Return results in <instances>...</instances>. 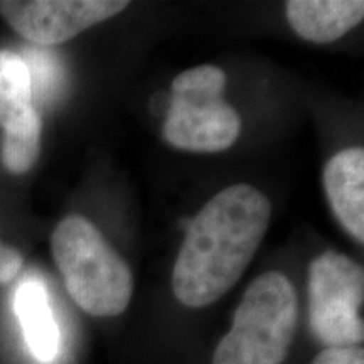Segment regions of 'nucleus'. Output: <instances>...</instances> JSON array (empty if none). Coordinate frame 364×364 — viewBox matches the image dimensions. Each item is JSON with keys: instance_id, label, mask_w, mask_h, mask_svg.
<instances>
[{"instance_id": "f257e3e1", "label": "nucleus", "mask_w": 364, "mask_h": 364, "mask_svg": "<svg viewBox=\"0 0 364 364\" xmlns=\"http://www.w3.org/2000/svg\"><path fill=\"white\" fill-rule=\"evenodd\" d=\"M270 218V201L253 186L218 193L188 226L172 270L182 306L203 309L230 292L260 248Z\"/></svg>"}, {"instance_id": "f03ea898", "label": "nucleus", "mask_w": 364, "mask_h": 364, "mask_svg": "<svg viewBox=\"0 0 364 364\" xmlns=\"http://www.w3.org/2000/svg\"><path fill=\"white\" fill-rule=\"evenodd\" d=\"M51 252L71 299L95 317H115L129 307L134 277L124 258L90 220L70 215L51 235Z\"/></svg>"}, {"instance_id": "7ed1b4c3", "label": "nucleus", "mask_w": 364, "mask_h": 364, "mask_svg": "<svg viewBox=\"0 0 364 364\" xmlns=\"http://www.w3.org/2000/svg\"><path fill=\"white\" fill-rule=\"evenodd\" d=\"M299 299L280 272L257 277L245 292L233 326L220 341L213 364H282L292 346Z\"/></svg>"}, {"instance_id": "20e7f679", "label": "nucleus", "mask_w": 364, "mask_h": 364, "mask_svg": "<svg viewBox=\"0 0 364 364\" xmlns=\"http://www.w3.org/2000/svg\"><path fill=\"white\" fill-rule=\"evenodd\" d=\"M226 73L213 65L191 68L171 85L164 136L188 152H223L238 140L241 118L225 102Z\"/></svg>"}, {"instance_id": "39448f33", "label": "nucleus", "mask_w": 364, "mask_h": 364, "mask_svg": "<svg viewBox=\"0 0 364 364\" xmlns=\"http://www.w3.org/2000/svg\"><path fill=\"white\" fill-rule=\"evenodd\" d=\"M364 270L348 255L327 250L309 267V324L327 348L364 339Z\"/></svg>"}, {"instance_id": "423d86ee", "label": "nucleus", "mask_w": 364, "mask_h": 364, "mask_svg": "<svg viewBox=\"0 0 364 364\" xmlns=\"http://www.w3.org/2000/svg\"><path fill=\"white\" fill-rule=\"evenodd\" d=\"M129 7L127 0H0V16L36 46L66 43Z\"/></svg>"}, {"instance_id": "0eeeda50", "label": "nucleus", "mask_w": 364, "mask_h": 364, "mask_svg": "<svg viewBox=\"0 0 364 364\" xmlns=\"http://www.w3.org/2000/svg\"><path fill=\"white\" fill-rule=\"evenodd\" d=\"M324 188L332 213L341 226L364 243V150H341L324 167Z\"/></svg>"}, {"instance_id": "6e6552de", "label": "nucleus", "mask_w": 364, "mask_h": 364, "mask_svg": "<svg viewBox=\"0 0 364 364\" xmlns=\"http://www.w3.org/2000/svg\"><path fill=\"white\" fill-rule=\"evenodd\" d=\"M287 19L300 38L316 44H329L361 24L363 0H290Z\"/></svg>"}, {"instance_id": "1a4fd4ad", "label": "nucleus", "mask_w": 364, "mask_h": 364, "mask_svg": "<svg viewBox=\"0 0 364 364\" xmlns=\"http://www.w3.org/2000/svg\"><path fill=\"white\" fill-rule=\"evenodd\" d=\"M16 314L33 356L41 363H53L59 354L61 336L48 290L39 279L27 277L21 282L16 292Z\"/></svg>"}, {"instance_id": "9d476101", "label": "nucleus", "mask_w": 364, "mask_h": 364, "mask_svg": "<svg viewBox=\"0 0 364 364\" xmlns=\"http://www.w3.org/2000/svg\"><path fill=\"white\" fill-rule=\"evenodd\" d=\"M33 86L21 54L0 49V127L7 129L34 107Z\"/></svg>"}, {"instance_id": "9b49d317", "label": "nucleus", "mask_w": 364, "mask_h": 364, "mask_svg": "<svg viewBox=\"0 0 364 364\" xmlns=\"http://www.w3.org/2000/svg\"><path fill=\"white\" fill-rule=\"evenodd\" d=\"M41 132L43 118L34 107L4 129L2 162L11 174H26L33 169L41 152Z\"/></svg>"}, {"instance_id": "f8f14e48", "label": "nucleus", "mask_w": 364, "mask_h": 364, "mask_svg": "<svg viewBox=\"0 0 364 364\" xmlns=\"http://www.w3.org/2000/svg\"><path fill=\"white\" fill-rule=\"evenodd\" d=\"M22 59L29 70L33 98L38 97L43 103L53 102L63 85V68L58 56L41 46H33L26 49Z\"/></svg>"}, {"instance_id": "ddd939ff", "label": "nucleus", "mask_w": 364, "mask_h": 364, "mask_svg": "<svg viewBox=\"0 0 364 364\" xmlns=\"http://www.w3.org/2000/svg\"><path fill=\"white\" fill-rule=\"evenodd\" d=\"M312 364H364V351L359 346L326 348L317 354Z\"/></svg>"}, {"instance_id": "4468645a", "label": "nucleus", "mask_w": 364, "mask_h": 364, "mask_svg": "<svg viewBox=\"0 0 364 364\" xmlns=\"http://www.w3.org/2000/svg\"><path fill=\"white\" fill-rule=\"evenodd\" d=\"M22 263H24V258L19 250L0 241V284H7L16 279L19 275Z\"/></svg>"}]
</instances>
